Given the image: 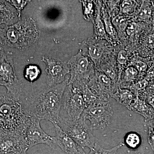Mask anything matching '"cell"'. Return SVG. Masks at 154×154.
Instances as JSON below:
<instances>
[{"label": "cell", "instance_id": "6da1fadb", "mask_svg": "<svg viewBox=\"0 0 154 154\" xmlns=\"http://www.w3.org/2000/svg\"><path fill=\"white\" fill-rule=\"evenodd\" d=\"M69 79L61 84L48 87L22 101L25 109L30 115L42 120H48L53 124H58L60 116L63 96Z\"/></svg>", "mask_w": 154, "mask_h": 154}, {"label": "cell", "instance_id": "7a4b0ae2", "mask_svg": "<svg viewBox=\"0 0 154 154\" xmlns=\"http://www.w3.org/2000/svg\"><path fill=\"white\" fill-rule=\"evenodd\" d=\"M32 117L22 99L0 93V134L24 135Z\"/></svg>", "mask_w": 154, "mask_h": 154}, {"label": "cell", "instance_id": "3957f363", "mask_svg": "<svg viewBox=\"0 0 154 154\" xmlns=\"http://www.w3.org/2000/svg\"><path fill=\"white\" fill-rule=\"evenodd\" d=\"M39 33L33 18H23L17 23L0 28V44L19 50L26 49L37 41Z\"/></svg>", "mask_w": 154, "mask_h": 154}, {"label": "cell", "instance_id": "277c9868", "mask_svg": "<svg viewBox=\"0 0 154 154\" xmlns=\"http://www.w3.org/2000/svg\"><path fill=\"white\" fill-rule=\"evenodd\" d=\"M0 86L7 89L9 95L21 99L22 84L16 74L13 53L2 47H0Z\"/></svg>", "mask_w": 154, "mask_h": 154}, {"label": "cell", "instance_id": "5b68a950", "mask_svg": "<svg viewBox=\"0 0 154 154\" xmlns=\"http://www.w3.org/2000/svg\"><path fill=\"white\" fill-rule=\"evenodd\" d=\"M58 125L83 148L87 147L91 149L97 143L93 130L87 124L86 120L82 117L76 120H72L60 117Z\"/></svg>", "mask_w": 154, "mask_h": 154}, {"label": "cell", "instance_id": "8992f818", "mask_svg": "<svg viewBox=\"0 0 154 154\" xmlns=\"http://www.w3.org/2000/svg\"><path fill=\"white\" fill-rule=\"evenodd\" d=\"M113 108L108 101L99 100L85 109L81 117L91 122L90 126L94 130H103L111 124Z\"/></svg>", "mask_w": 154, "mask_h": 154}, {"label": "cell", "instance_id": "52a82bcc", "mask_svg": "<svg viewBox=\"0 0 154 154\" xmlns=\"http://www.w3.org/2000/svg\"><path fill=\"white\" fill-rule=\"evenodd\" d=\"M91 60L81 50L69 60L68 64L69 67L70 78L69 84L82 86L88 85L94 75Z\"/></svg>", "mask_w": 154, "mask_h": 154}, {"label": "cell", "instance_id": "ba28073f", "mask_svg": "<svg viewBox=\"0 0 154 154\" xmlns=\"http://www.w3.org/2000/svg\"><path fill=\"white\" fill-rule=\"evenodd\" d=\"M82 90L71 84H68L63 96L62 103V106L68 115L66 118L72 120L79 119L86 109Z\"/></svg>", "mask_w": 154, "mask_h": 154}, {"label": "cell", "instance_id": "9c48e42d", "mask_svg": "<svg viewBox=\"0 0 154 154\" xmlns=\"http://www.w3.org/2000/svg\"><path fill=\"white\" fill-rule=\"evenodd\" d=\"M40 119L32 116L31 121L24 133V136L28 149L38 144H45L51 148L56 145L55 137L45 132L40 125Z\"/></svg>", "mask_w": 154, "mask_h": 154}, {"label": "cell", "instance_id": "30bf717a", "mask_svg": "<svg viewBox=\"0 0 154 154\" xmlns=\"http://www.w3.org/2000/svg\"><path fill=\"white\" fill-rule=\"evenodd\" d=\"M45 64L46 82L48 87H53L65 81V77L70 73L68 64L46 57L42 60Z\"/></svg>", "mask_w": 154, "mask_h": 154}, {"label": "cell", "instance_id": "8fae6325", "mask_svg": "<svg viewBox=\"0 0 154 154\" xmlns=\"http://www.w3.org/2000/svg\"><path fill=\"white\" fill-rule=\"evenodd\" d=\"M28 149L23 135L0 134V154L21 153Z\"/></svg>", "mask_w": 154, "mask_h": 154}, {"label": "cell", "instance_id": "7c38bea8", "mask_svg": "<svg viewBox=\"0 0 154 154\" xmlns=\"http://www.w3.org/2000/svg\"><path fill=\"white\" fill-rule=\"evenodd\" d=\"M55 130V143L64 154H86L84 149L79 145L59 126L54 123Z\"/></svg>", "mask_w": 154, "mask_h": 154}, {"label": "cell", "instance_id": "4fadbf2b", "mask_svg": "<svg viewBox=\"0 0 154 154\" xmlns=\"http://www.w3.org/2000/svg\"><path fill=\"white\" fill-rule=\"evenodd\" d=\"M81 50L95 63L101 59L104 53L103 48L99 45L96 44L93 40H88L83 42Z\"/></svg>", "mask_w": 154, "mask_h": 154}, {"label": "cell", "instance_id": "5bb4252c", "mask_svg": "<svg viewBox=\"0 0 154 154\" xmlns=\"http://www.w3.org/2000/svg\"><path fill=\"white\" fill-rule=\"evenodd\" d=\"M110 96L120 105L130 110L131 105L137 96H135L130 90L119 87Z\"/></svg>", "mask_w": 154, "mask_h": 154}, {"label": "cell", "instance_id": "9a60e30c", "mask_svg": "<svg viewBox=\"0 0 154 154\" xmlns=\"http://www.w3.org/2000/svg\"><path fill=\"white\" fill-rule=\"evenodd\" d=\"M130 110H132L143 116L147 121L154 118V108L137 96L131 105Z\"/></svg>", "mask_w": 154, "mask_h": 154}, {"label": "cell", "instance_id": "2e32d148", "mask_svg": "<svg viewBox=\"0 0 154 154\" xmlns=\"http://www.w3.org/2000/svg\"><path fill=\"white\" fill-rule=\"evenodd\" d=\"M17 17L18 12L8 1H0V24L7 25Z\"/></svg>", "mask_w": 154, "mask_h": 154}, {"label": "cell", "instance_id": "e0dca14e", "mask_svg": "<svg viewBox=\"0 0 154 154\" xmlns=\"http://www.w3.org/2000/svg\"><path fill=\"white\" fill-rule=\"evenodd\" d=\"M41 74L40 67L36 64L28 65L24 69L23 76L24 78L30 83L36 81Z\"/></svg>", "mask_w": 154, "mask_h": 154}, {"label": "cell", "instance_id": "ac0fdd59", "mask_svg": "<svg viewBox=\"0 0 154 154\" xmlns=\"http://www.w3.org/2000/svg\"><path fill=\"white\" fill-rule=\"evenodd\" d=\"M138 75V71L135 68L132 66L128 67L125 71L122 81L121 82V85L122 87H123L122 88L126 89L127 86H129L131 83L136 80Z\"/></svg>", "mask_w": 154, "mask_h": 154}, {"label": "cell", "instance_id": "d6986e66", "mask_svg": "<svg viewBox=\"0 0 154 154\" xmlns=\"http://www.w3.org/2000/svg\"><path fill=\"white\" fill-rule=\"evenodd\" d=\"M124 143L128 148L131 149H136L140 145V136L136 132L128 133L125 137Z\"/></svg>", "mask_w": 154, "mask_h": 154}, {"label": "cell", "instance_id": "ffe728a7", "mask_svg": "<svg viewBox=\"0 0 154 154\" xmlns=\"http://www.w3.org/2000/svg\"><path fill=\"white\" fill-rule=\"evenodd\" d=\"M82 94L86 108L100 100L97 95L90 89L88 85L84 86L82 89Z\"/></svg>", "mask_w": 154, "mask_h": 154}, {"label": "cell", "instance_id": "44dd1931", "mask_svg": "<svg viewBox=\"0 0 154 154\" xmlns=\"http://www.w3.org/2000/svg\"><path fill=\"white\" fill-rule=\"evenodd\" d=\"M124 143H120L117 146L110 149H105L96 143L88 154H115L119 149L124 145Z\"/></svg>", "mask_w": 154, "mask_h": 154}, {"label": "cell", "instance_id": "7402d4cb", "mask_svg": "<svg viewBox=\"0 0 154 154\" xmlns=\"http://www.w3.org/2000/svg\"><path fill=\"white\" fill-rule=\"evenodd\" d=\"M94 33L97 37H104L106 36L105 25L102 22L100 15V11L98 9L97 15L94 22Z\"/></svg>", "mask_w": 154, "mask_h": 154}, {"label": "cell", "instance_id": "603a6c76", "mask_svg": "<svg viewBox=\"0 0 154 154\" xmlns=\"http://www.w3.org/2000/svg\"><path fill=\"white\" fill-rule=\"evenodd\" d=\"M136 6L135 1H123L120 6V14H131L134 11Z\"/></svg>", "mask_w": 154, "mask_h": 154}, {"label": "cell", "instance_id": "cb8c5ba5", "mask_svg": "<svg viewBox=\"0 0 154 154\" xmlns=\"http://www.w3.org/2000/svg\"><path fill=\"white\" fill-rule=\"evenodd\" d=\"M84 17L86 20L91 21L93 18L94 5L92 1H82Z\"/></svg>", "mask_w": 154, "mask_h": 154}, {"label": "cell", "instance_id": "d4e9b609", "mask_svg": "<svg viewBox=\"0 0 154 154\" xmlns=\"http://www.w3.org/2000/svg\"><path fill=\"white\" fill-rule=\"evenodd\" d=\"M103 20L105 25V31L109 36L115 37L116 36V31L115 28L110 20V18L107 16V13L104 11Z\"/></svg>", "mask_w": 154, "mask_h": 154}, {"label": "cell", "instance_id": "484cf974", "mask_svg": "<svg viewBox=\"0 0 154 154\" xmlns=\"http://www.w3.org/2000/svg\"><path fill=\"white\" fill-rule=\"evenodd\" d=\"M152 10L150 6L146 2L143 3L138 14L139 18L144 21H147L151 18Z\"/></svg>", "mask_w": 154, "mask_h": 154}, {"label": "cell", "instance_id": "4316f807", "mask_svg": "<svg viewBox=\"0 0 154 154\" xmlns=\"http://www.w3.org/2000/svg\"><path fill=\"white\" fill-rule=\"evenodd\" d=\"M149 85V82L146 79L138 81L135 84H132L130 86V91H132L135 96H138V92L144 89Z\"/></svg>", "mask_w": 154, "mask_h": 154}, {"label": "cell", "instance_id": "83f0119b", "mask_svg": "<svg viewBox=\"0 0 154 154\" xmlns=\"http://www.w3.org/2000/svg\"><path fill=\"white\" fill-rule=\"evenodd\" d=\"M148 141L154 151V118L148 121Z\"/></svg>", "mask_w": 154, "mask_h": 154}, {"label": "cell", "instance_id": "f1b7e54d", "mask_svg": "<svg viewBox=\"0 0 154 154\" xmlns=\"http://www.w3.org/2000/svg\"><path fill=\"white\" fill-rule=\"evenodd\" d=\"M12 5L15 9L17 10L18 14V17H21V12L23 9L25 8L26 5L28 4L30 1H8Z\"/></svg>", "mask_w": 154, "mask_h": 154}, {"label": "cell", "instance_id": "f546056e", "mask_svg": "<svg viewBox=\"0 0 154 154\" xmlns=\"http://www.w3.org/2000/svg\"><path fill=\"white\" fill-rule=\"evenodd\" d=\"M126 19L123 16L118 15L112 19V23L113 25L119 29H126L127 26L126 24Z\"/></svg>", "mask_w": 154, "mask_h": 154}, {"label": "cell", "instance_id": "4dcf8cb0", "mask_svg": "<svg viewBox=\"0 0 154 154\" xmlns=\"http://www.w3.org/2000/svg\"><path fill=\"white\" fill-rule=\"evenodd\" d=\"M119 63L123 65L126 64L128 60L127 52L125 50H121L119 52L117 57Z\"/></svg>", "mask_w": 154, "mask_h": 154}, {"label": "cell", "instance_id": "1f68e13d", "mask_svg": "<svg viewBox=\"0 0 154 154\" xmlns=\"http://www.w3.org/2000/svg\"><path fill=\"white\" fill-rule=\"evenodd\" d=\"M137 24L134 22L129 23L127 26L125 30L127 34L129 36L134 35L137 29Z\"/></svg>", "mask_w": 154, "mask_h": 154}, {"label": "cell", "instance_id": "d6a6232c", "mask_svg": "<svg viewBox=\"0 0 154 154\" xmlns=\"http://www.w3.org/2000/svg\"><path fill=\"white\" fill-rule=\"evenodd\" d=\"M135 66V68L138 71L142 72L146 71L147 69V66L146 64L142 61H138L137 62Z\"/></svg>", "mask_w": 154, "mask_h": 154}, {"label": "cell", "instance_id": "836d02e7", "mask_svg": "<svg viewBox=\"0 0 154 154\" xmlns=\"http://www.w3.org/2000/svg\"><path fill=\"white\" fill-rule=\"evenodd\" d=\"M147 42L149 47L154 48V33L149 35Z\"/></svg>", "mask_w": 154, "mask_h": 154}, {"label": "cell", "instance_id": "e575fe53", "mask_svg": "<svg viewBox=\"0 0 154 154\" xmlns=\"http://www.w3.org/2000/svg\"><path fill=\"white\" fill-rule=\"evenodd\" d=\"M11 154H27V152H25L21 153H13Z\"/></svg>", "mask_w": 154, "mask_h": 154}, {"label": "cell", "instance_id": "d590c367", "mask_svg": "<svg viewBox=\"0 0 154 154\" xmlns=\"http://www.w3.org/2000/svg\"><path fill=\"white\" fill-rule=\"evenodd\" d=\"M2 25H1V24H0V28H2Z\"/></svg>", "mask_w": 154, "mask_h": 154}, {"label": "cell", "instance_id": "8d00e7d4", "mask_svg": "<svg viewBox=\"0 0 154 154\" xmlns=\"http://www.w3.org/2000/svg\"><path fill=\"white\" fill-rule=\"evenodd\" d=\"M153 24H154V20H153Z\"/></svg>", "mask_w": 154, "mask_h": 154}, {"label": "cell", "instance_id": "74e56055", "mask_svg": "<svg viewBox=\"0 0 154 154\" xmlns=\"http://www.w3.org/2000/svg\"><path fill=\"white\" fill-rule=\"evenodd\" d=\"M153 53H154V49H153Z\"/></svg>", "mask_w": 154, "mask_h": 154}, {"label": "cell", "instance_id": "f35d334b", "mask_svg": "<svg viewBox=\"0 0 154 154\" xmlns=\"http://www.w3.org/2000/svg\"></svg>", "mask_w": 154, "mask_h": 154}, {"label": "cell", "instance_id": "ab89813d", "mask_svg": "<svg viewBox=\"0 0 154 154\" xmlns=\"http://www.w3.org/2000/svg\"></svg>", "mask_w": 154, "mask_h": 154}]
</instances>
